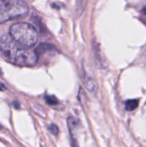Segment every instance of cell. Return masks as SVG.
<instances>
[{
	"label": "cell",
	"instance_id": "9c48e42d",
	"mask_svg": "<svg viewBox=\"0 0 146 147\" xmlns=\"http://www.w3.org/2000/svg\"><path fill=\"white\" fill-rule=\"evenodd\" d=\"M72 147H80L78 145V143H77V140L75 139H72Z\"/></svg>",
	"mask_w": 146,
	"mask_h": 147
},
{
	"label": "cell",
	"instance_id": "5b68a950",
	"mask_svg": "<svg viewBox=\"0 0 146 147\" xmlns=\"http://www.w3.org/2000/svg\"><path fill=\"white\" fill-rule=\"evenodd\" d=\"M138 100L136 99H131L125 102V109L128 111H132L136 109L138 106Z\"/></svg>",
	"mask_w": 146,
	"mask_h": 147
},
{
	"label": "cell",
	"instance_id": "8992f818",
	"mask_svg": "<svg viewBox=\"0 0 146 147\" xmlns=\"http://www.w3.org/2000/svg\"><path fill=\"white\" fill-rule=\"evenodd\" d=\"M67 123H68V128L70 130V134H71L72 137L74 136V131H75L76 127H77V122L75 119L73 117H70L67 119Z\"/></svg>",
	"mask_w": 146,
	"mask_h": 147
},
{
	"label": "cell",
	"instance_id": "8fae6325",
	"mask_svg": "<svg viewBox=\"0 0 146 147\" xmlns=\"http://www.w3.org/2000/svg\"><path fill=\"white\" fill-rule=\"evenodd\" d=\"M13 104H14V107H15L17 109H18L19 108V105L18 103H15V102H14V103H13Z\"/></svg>",
	"mask_w": 146,
	"mask_h": 147
},
{
	"label": "cell",
	"instance_id": "3957f363",
	"mask_svg": "<svg viewBox=\"0 0 146 147\" xmlns=\"http://www.w3.org/2000/svg\"><path fill=\"white\" fill-rule=\"evenodd\" d=\"M29 6L24 0H6L0 4V24L10 20L24 17Z\"/></svg>",
	"mask_w": 146,
	"mask_h": 147
},
{
	"label": "cell",
	"instance_id": "7c38bea8",
	"mask_svg": "<svg viewBox=\"0 0 146 147\" xmlns=\"http://www.w3.org/2000/svg\"><path fill=\"white\" fill-rule=\"evenodd\" d=\"M2 76V71H1V68H0V76Z\"/></svg>",
	"mask_w": 146,
	"mask_h": 147
},
{
	"label": "cell",
	"instance_id": "52a82bcc",
	"mask_svg": "<svg viewBox=\"0 0 146 147\" xmlns=\"http://www.w3.org/2000/svg\"><path fill=\"white\" fill-rule=\"evenodd\" d=\"M45 100L49 105H51V106H54V105L57 104L58 103V100L54 96H45Z\"/></svg>",
	"mask_w": 146,
	"mask_h": 147
},
{
	"label": "cell",
	"instance_id": "7a4b0ae2",
	"mask_svg": "<svg viewBox=\"0 0 146 147\" xmlns=\"http://www.w3.org/2000/svg\"><path fill=\"white\" fill-rule=\"evenodd\" d=\"M9 35L16 42L25 48H29L37 43L38 32L31 24L26 22H19L11 25Z\"/></svg>",
	"mask_w": 146,
	"mask_h": 147
},
{
	"label": "cell",
	"instance_id": "4fadbf2b",
	"mask_svg": "<svg viewBox=\"0 0 146 147\" xmlns=\"http://www.w3.org/2000/svg\"><path fill=\"white\" fill-rule=\"evenodd\" d=\"M4 1H6V0H0V4H1V3H2V2H4Z\"/></svg>",
	"mask_w": 146,
	"mask_h": 147
},
{
	"label": "cell",
	"instance_id": "ba28073f",
	"mask_svg": "<svg viewBox=\"0 0 146 147\" xmlns=\"http://www.w3.org/2000/svg\"><path fill=\"white\" fill-rule=\"evenodd\" d=\"M48 129L52 134L54 135V136H56V135L58 134L59 128L56 124H54V123H52V124H50V126H49Z\"/></svg>",
	"mask_w": 146,
	"mask_h": 147
},
{
	"label": "cell",
	"instance_id": "6da1fadb",
	"mask_svg": "<svg viewBox=\"0 0 146 147\" xmlns=\"http://www.w3.org/2000/svg\"><path fill=\"white\" fill-rule=\"evenodd\" d=\"M0 50L7 61L21 67H33L38 60L35 51L21 47L7 34L0 38Z\"/></svg>",
	"mask_w": 146,
	"mask_h": 147
},
{
	"label": "cell",
	"instance_id": "30bf717a",
	"mask_svg": "<svg viewBox=\"0 0 146 147\" xmlns=\"http://www.w3.org/2000/svg\"><path fill=\"white\" fill-rule=\"evenodd\" d=\"M6 89H7V88L5 87V86L2 83L0 82V90L1 91H4V90H6Z\"/></svg>",
	"mask_w": 146,
	"mask_h": 147
},
{
	"label": "cell",
	"instance_id": "277c9868",
	"mask_svg": "<svg viewBox=\"0 0 146 147\" xmlns=\"http://www.w3.org/2000/svg\"><path fill=\"white\" fill-rule=\"evenodd\" d=\"M84 84L87 90L92 93H97L98 90V85L96 80L90 76L86 75L84 78Z\"/></svg>",
	"mask_w": 146,
	"mask_h": 147
},
{
	"label": "cell",
	"instance_id": "5bb4252c",
	"mask_svg": "<svg viewBox=\"0 0 146 147\" xmlns=\"http://www.w3.org/2000/svg\"><path fill=\"white\" fill-rule=\"evenodd\" d=\"M1 129V126H0V129Z\"/></svg>",
	"mask_w": 146,
	"mask_h": 147
}]
</instances>
